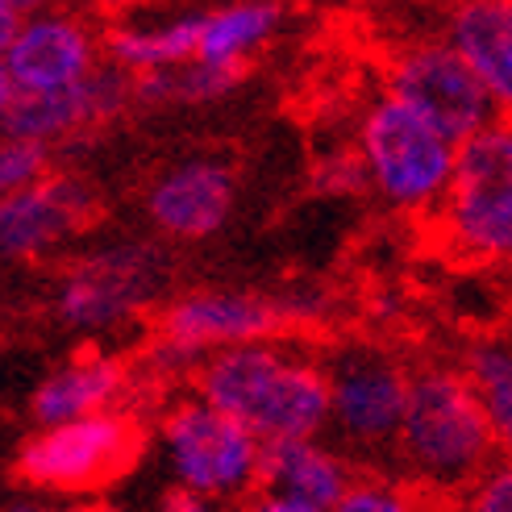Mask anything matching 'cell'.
<instances>
[{
  "label": "cell",
  "instance_id": "6da1fadb",
  "mask_svg": "<svg viewBox=\"0 0 512 512\" xmlns=\"http://www.w3.org/2000/svg\"><path fill=\"white\" fill-rule=\"evenodd\" d=\"M192 392L246 425L263 446L321 438L329 429L325 358L296 342H250L217 350L192 371Z\"/></svg>",
  "mask_w": 512,
  "mask_h": 512
},
{
  "label": "cell",
  "instance_id": "d6986e66",
  "mask_svg": "<svg viewBox=\"0 0 512 512\" xmlns=\"http://www.w3.org/2000/svg\"><path fill=\"white\" fill-rule=\"evenodd\" d=\"M238 67H213V63H184V67H167V71H146L134 75V100L150 109H167V105H213L225 92H234L242 84Z\"/></svg>",
  "mask_w": 512,
  "mask_h": 512
},
{
  "label": "cell",
  "instance_id": "52a82bcc",
  "mask_svg": "<svg viewBox=\"0 0 512 512\" xmlns=\"http://www.w3.org/2000/svg\"><path fill=\"white\" fill-rule=\"evenodd\" d=\"M329 429L354 458H396L413 371L379 342H338L325 354Z\"/></svg>",
  "mask_w": 512,
  "mask_h": 512
},
{
  "label": "cell",
  "instance_id": "3957f363",
  "mask_svg": "<svg viewBox=\"0 0 512 512\" xmlns=\"http://www.w3.org/2000/svg\"><path fill=\"white\" fill-rule=\"evenodd\" d=\"M358 155H363L371 188L400 213L442 209L454 188L458 142L392 92H383L363 113Z\"/></svg>",
  "mask_w": 512,
  "mask_h": 512
},
{
  "label": "cell",
  "instance_id": "277c9868",
  "mask_svg": "<svg viewBox=\"0 0 512 512\" xmlns=\"http://www.w3.org/2000/svg\"><path fill=\"white\" fill-rule=\"evenodd\" d=\"M159 450L171 488H188L221 504H246L263 488V442L246 425L196 392L175 400L159 421Z\"/></svg>",
  "mask_w": 512,
  "mask_h": 512
},
{
  "label": "cell",
  "instance_id": "9c48e42d",
  "mask_svg": "<svg viewBox=\"0 0 512 512\" xmlns=\"http://www.w3.org/2000/svg\"><path fill=\"white\" fill-rule=\"evenodd\" d=\"M292 300L238 292V288H200L175 296L159 317V350L167 363H192V371L217 350H234L250 342L279 338L296 317H309Z\"/></svg>",
  "mask_w": 512,
  "mask_h": 512
},
{
  "label": "cell",
  "instance_id": "2e32d148",
  "mask_svg": "<svg viewBox=\"0 0 512 512\" xmlns=\"http://www.w3.org/2000/svg\"><path fill=\"white\" fill-rule=\"evenodd\" d=\"M446 42L471 63L504 117H512V0H458Z\"/></svg>",
  "mask_w": 512,
  "mask_h": 512
},
{
  "label": "cell",
  "instance_id": "e0dca14e",
  "mask_svg": "<svg viewBox=\"0 0 512 512\" xmlns=\"http://www.w3.org/2000/svg\"><path fill=\"white\" fill-rule=\"evenodd\" d=\"M200 13L167 17V21H142V25H113L105 34V59L130 75L167 71L200 59Z\"/></svg>",
  "mask_w": 512,
  "mask_h": 512
},
{
  "label": "cell",
  "instance_id": "4fadbf2b",
  "mask_svg": "<svg viewBox=\"0 0 512 512\" xmlns=\"http://www.w3.org/2000/svg\"><path fill=\"white\" fill-rule=\"evenodd\" d=\"M96 217V192L80 175L55 171L30 192L0 200V250L5 259H46L55 246L75 238Z\"/></svg>",
  "mask_w": 512,
  "mask_h": 512
},
{
  "label": "cell",
  "instance_id": "f1b7e54d",
  "mask_svg": "<svg viewBox=\"0 0 512 512\" xmlns=\"http://www.w3.org/2000/svg\"><path fill=\"white\" fill-rule=\"evenodd\" d=\"M96 9H105V13H130V9H138L142 0H92Z\"/></svg>",
  "mask_w": 512,
  "mask_h": 512
},
{
  "label": "cell",
  "instance_id": "ffe728a7",
  "mask_svg": "<svg viewBox=\"0 0 512 512\" xmlns=\"http://www.w3.org/2000/svg\"><path fill=\"white\" fill-rule=\"evenodd\" d=\"M463 371L488 413V425L500 442V454H512V342L483 338L463 354Z\"/></svg>",
  "mask_w": 512,
  "mask_h": 512
},
{
  "label": "cell",
  "instance_id": "4316f807",
  "mask_svg": "<svg viewBox=\"0 0 512 512\" xmlns=\"http://www.w3.org/2000/svg\"><path fill=\"white\" fill-rule=\"evenodd\" d=\"M159 512H221V500L196 496V492H188V488H171V492L159 500Z\"/></svg>",
  "mask_w": 512,
  "mask_h": 512
},
{
  "label": "cell",
  "instance_id": "603a6c76",
  "mask_svg": "<svg viewBox=\"0 0 512 512\" xmlns=\"http://www.w3.org/2000/svg\"><path fill=\"white\" fill-rule=\"evenodd\" d=\"M454 512H512V454H500L496 463L458 496Z\"/></svg>",
  "mask_w": 512,
  "mask_h": 512
},
{
  "label": "cell",
  "instance_id": "8992f818",
  "mask_svg": "<svg viewBox=\"0 0 512 512\" xmlns=\"http://www.w3.org/2000/svg\"><path fill=\"white\" fill-rule=\"evenodd\" d=\"M142 429L125 413H96L84 421L34 429L13 454V475L25 492L84 500L117 483L142 454Z\"/></svg>",
  "mask_w": 512,
  "mask_h": 512
},
{
  "label": "cell",
  "instance_id": "d4e9b609",
  "mask_svg": "<svg viewBox=\"0 0 512 512\" xmlns=\"http://www.w3.org/2000/svg\"><path fill=\"white\" fill-rule=\"evenodd\" d=\"M5 512H105L100 504H88V500H71V496H46V492H17L9 496Z\"/></svg>",
  "mask_w": 512,
  "mask_h": 512
},
{
  "label": "cell",
  "instance_id": "9a60e30c",
  "mask_svg": "<svg viewBox=\"0 0 512 512\" xmlns=\"http://www.w3.org/2000/svg\"><path fill=\"white\" fill-rule=\"evenodd\" d=\"M125 371L117 358L109 354H75L55 371H46V379L30 396V421L34 429L50 425H67V421H84L96 413H113V404L125 396Z\"/></svg>",
  "mask_w": 512,
  "mask_h": 512
},
{
  "label": "cell",
  "instance_id": "7402d4cb",
  "mask_svg": "<svg viewBox=\"0 0 512 512\" xmlns=\"http://www.w3.org/2000/svg\"><path fill=\"white\" fill-rule=\"evenodd\" d=\"M334 512H425L421 500L388 475H358Z\"/></svg>",
  "mask_w": 512,
  "mask_h": 512
},
{
  "label": "cell",
  "instance_id": "ba28073f",
  "mask_svg": "<svg viewBox=\"0 0 512 512\" xmlns=\"http://www.w3.org/2000/svg\"><path fill=\"white\" fill-rule=\"evenodd\" d=\"M167 271V254L159 246L121 242L92 250L55 279L50 317L71 334H109L159 300Z\"/></svg>",
  "mask_w": 512,
  "mask_h": 512
},
{
  "label": "cell",
  "instance_id": "5b68a950",
  "mask_svg": "<svg viewBox=\"0 0 512 512\" xmlns=\"http://www.w3.org/2000/svg\"><path fill=\"white\" fill-rule=\"evenodd\" d=\"M442 242L467 263H512V117L458 142V171L438 209Z\"/></svg>",
  "mask_w": 512,
  "mask_h": 512
},
{
  "label": "cell",
  "instance_id": "f546056e",
  "mask_svg": "<svg viewBox=\"0 0 512 512\" xmlns=\"http://www.w3.org/2000/svg\"><path fill=\"white\" fill-rule=\"evenodd\" d=\"M221 512H246L242 504H221Z\"/></svg>",
  "mask_w": 512,
  "mask_h": 512
},
{
  "label": "cell",
  "instance_id": "8fae6325",
  "mask_svg": "<svg viewBox=\"0 0 512 512\" xmlns=\"http://www.w3.org/2000/svg\"><path fill=\"white\" fill-rule=\"evenodd\" d=\"M388 92L454 142H467L500 117L492 92L450 42H425L396 55L388 67Z\"/></svg>",
  "mask_w": 512,
  "mask_h": 512
},
{
  "label": "cell",
  "instance_id": "44dd1931",
  "mask_svg": "<svg viewBox=\"0 0 512 512\" xmlns=\"http://www.w3.org/2000/svg\"><path fill=\"white\" fill-rule=\"evenodd\" d=\"M55 175V150L42 142H21V138H5L0 146V192H30L38 184Z\"/></svg>",
  "mask_w": 512,
  "mask_h": 512
},
{
  "label": "cell",
  "instance_id": "7a4b0ae2",
  "mask_svg": "<svg viewBox=\"0 0 512 512\" xmlns=\"http://www.w3.org/2000/svg\"><path fill=\"white\" fill-rule=\"evenodd\" d=\"M500 458V442L463 367L429 363L413 371L396 467L429 496H463Z\"/></svg>",
  "mask_w": 512,
  "mask_h": 512
},
{
  "label": "cell",
  "instance_id": "5bb4252c",
  "mask_svg": "<svg viewBox=\"0 0 512 512\" xmlns=\"http://www.w3.org/2000/svg\"><path fill=\"white\" fill-rule=\"evenodd\" d=\"M354 479H358L354 463L334 446H325L321 438H292V442H271L263 450L259 492L317 512H334Z\"/></svg>",
  "mask_w": 512,
  "mask_h": 512
},
{
  "label": "cell",
  "instance_id": "7c38bea8",
  "mask_svg": "<svg viewBox=\"0 0 512 512\" xmlns=\"http://www.w3.org/2000/svg\"><path fill=\"white\" fill-rule=\"evenodd\" d=\"M234 167L217 155L179 159L155 175L146 192V217L171 242L213 238L234 213Z\"/></svg>",
  "mask_w": 512,
  "mask_h": 512
},
{
  "label": "cell",
  "instance_id": "30bf717a",
  "mask_svg": "<svg viewBox=\"0 0 512 512\" xmlns=\"http://www.w3.org/2000/svg\"><path fill=\"white\" fill-rule=\"evenodd\" d=\"M105 38L75 13H42L0 42V100L46 96L88 84L105 67Z\"/></svg>",
  "mask_w": 512,
  "mask_h": 512
},
{
  "label": "cell",
  "instance_id": "cb8c5ba5",
  "mask_svg": "<svg viewBox=\"0 0 512 512\" xmlns=\"http://www.w3.org/2000/svg\"><path fill=\"white\" fill-rule=\"evenodd\" d=\"M313 188L325 192V196H346V192H363L371 188L367 179V167H363V155H346V150H338V155H329L313 167Z\"/></svg>",
  "mask_w": 512,
  "mask_h": 512
},
{
  "label": "cell",
  "instance_id": "484cf974",
  "mask_svg": "<svg viewBox=\"0 0 512 512\" xmlns=\"http://www.w3.org/2000/svg\"><path fill=\"white\" fill-rule=\"evenodd\" d=\"M55 13V0H0V42H9L25 21Z\"/></svg>",
  "mask_w": 512,
  "mask_h": 512
},
{
  "label": "cell",
  "instance_id": "83f0119b",
  "mask_svg": "<svg viewBox=\"0 0 512 512\" xmlns=\"http://www.w3.org/2000/svg\"><path fill=\"white\" fill-rule=\"evenodd\" d=\"M246 512H317V508H304V504H292V500H279V496H267V492H259L254 500H246L242 504Z\"/></svg>",
  "mask_w": 512,
  "mask_h": 512
},
{
  "label": "cell",
  "instance_id": "ac0fdd59",
  "mask_svg": "<svg viewBox=\"0 0 512 512\" xmlns=\"http://www.w3.org/2000/svg\"><path fill=\"white\" fill-rule=\"evenodd\" d=\"M200 21V63L246 71V59L275 38L284 5L279 0H225L200 13Z\"/></svg>",
  "mask_w": 512,
  "mask_h": 512
}]
</instances>
